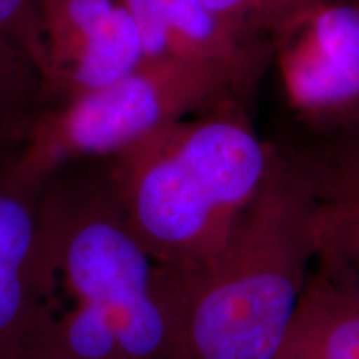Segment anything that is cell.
<instances>
[{
	"instance_id": "1",
	"label": "cell",
	"mask_w": 359,
	"mask_h": 359,
	"mask_svg": "<svg viewBox=\"0 0 359 359\" xmlns=\"http://www.w3.org/2000/svg\"><path fill=\"white\" fill-rule=\"evenodd\" d=\"M156 266L107 160L57 170L40 196L22 359H172Z\"/></svg>"
},
{
	"instance_id": "2",
	"label": "cell",
	"mask_w": 359,
	"mask_h": 359,
	"mask_svg": "<svg viewBox=\"0 0 359 359\" xmlns=\"http://www.w3.org/2000/svg\"><path fill=\"white\" fill-rule=\"evenodd\" d=\"M316 259L314 198L276 147L226 245L200 266H156L155 291L172 359H273Z\"/></svg>"
},
{
	"instance_id": "3",
	"label": "cell",
	"mask_w": 359,
	"mask_h": 359,
	"mask_svg": "<svg viewBox=\"0 0 359 359\" xmlns=\"http://www.w3.org/2000/svg\"><path fill=\"white\" fill-rule=\"evenodd\" d=\"M228 98L175 120L107 160L130 226L158 266L217 257L271 165L275 145Z\"/></svg>"
},
{
	"instance_id": "4",
	"label": "cell",
	"mask_w": 359,
	"mask_h": 359,
	"mask_svg": "<svg viewBox=\"0 0 359 359\" xmlns=\"http://www.w3.org/2000/svg\"><path fill=\"white\" fill-rule=\"evenodd\" d=\"M248 92L230 72L190 62L145 60L125 77L65 103L47 107L11 165L43 185L57 170L109 160L154 130Z\"/></svg>"
},
{
	"instance_id": "5",
	"label": "cell",
	"mask_w": 359,
	"mask_h": 359,
	"mask_svg": "<svg viewBox=\"0 0 359 359\" xmlns=\"http://www.w3.org/2000/svg\"><path fill=\"white\" fill-rule=\"evenodd\" d=\"M291 111L331 135L359 125V4L318 0L290 13L268 37Z\"/></svg>"
},
{
	"instance_id": "6",
	"label": "cell",
	"mask_w": 359,
	"mask_h": 359,
	"mask_svg": "<svg viewBox=\"0 0 359 359\" xmlns=\"http://www.w3.org/2000/svg\"><path fill=\"white\" fill-rule=\"evenodd\" d=\"M48 107L125 77L147 60L140 32L118 0H39Z\"/></svg>"
},
{
	"instance_id": "7",
	"label": "cell",
	"mask_w": 359,
	"mask_h": 359,
	"mask_svg": "<svg viewBox=\"0 0 359 359\" xmlns=\"http://www.w3.org/2000/svg\"><path fill=\"white\" fill-rule=\"evenodd\" d=\"M140 32L147 60L190 62L223 69L248 95L271 64L268 43L255 42L200 0H118Z\"/></svg>"
},
{
	"instance_id": "8",
	"label": "cell",
	"mask_w": 359,
	"mask_h": 359,
	"mask_svg": "<svg viewBox=\"0 0 359 359\" xmlns=\"http://www.w3.org/2000/svg\"><path fill=\"white\" fill-rule=\"evenodd\" d=\"M43 185L0 160V359H22L29 314L30 263Z\"/></svg>"
},
{
	"instance_id": "9",
	"label": "cell",
	"mask_w": 359,
	"mask_h": 359,
	"mask_svg": "<svg viewBox=\"0 0 359 359\" xmlns=\"http://www.w3.org/2000/svg\"><path fill=\"white\" fill-rule=\"evenodd\" d=\"M273 359H359V299L353 291L316 264Z\"/></svg>"
},
{
	"instance_id": "10",
	"label": "cell",
	"mask_w": 359,
	"mask_h": 359,
	"mask_svg": "<svg viewBox=\"0 0 359 359\" xmlns=\"http://www.w3.org/2000/svg\"><path fill=\"white\" fill-rule=\"evenodd\" d=\"M286 151L311 188L314 224L359 226V125Z\"/></svg>"
},
{
	"instance_id": "11",
	"label": "cell",
	"mask_w": 359,
	"mask_h": 359,
	"mask_svg": "<svg viewBox=\"0 0 359 359\" xmlns=\"http://www.w3.org/2000/svg\"><path fill=\"white\" fill-rule=\"evenodd\" d=\"M47 107L39 69L0 34V160H12L17 155Z\"/></svg>"
},
{
	"instance_id": "12",
	"label": "cell",
	"mask_w": 359,
	"mask_h": 359,
	"mask_svg": "<svg viewBox=\"0 0 359 359\" xmlns=\"http://www.w3.org/2000/svg\"><path fill=\"white\" fill-rule=\"evenodd\" d=\"M240 34L268 43L271 30L283 19L318 0H200ZM269 47V45H268Z\"/></svg>"
},
{
	"instance_id": "13",
	"label": "cell",
	"mask_w": 359,
	"mask_h": 359,
	"mask_svg": "<svg viewBox=\"0 0 359 359\" xmlns=\"http://www.w3.org/2000/svg\"><path fill=\"white\" fill-rule=\"evenodd\" d=\"M316 262L359 299V226H318Z\"/></svg>"
},
{
	"instance_id": "14",
	"label": "cell",
	"mask_w": 359,
	"mask_h": 359,
	"mask_svg": "<svg viewBox=\"0 0 359 359\" xmlns=\"http://www.w3.org/2000/svg\"><path fill=\"white\" fill-rule=\"evenodd\" d=\"M0 34L34 62L43 79L47 58L40 29L39 0H0Z\"/></svg>"
},
{
	"instance_id": "15",
	"label": "cell",
	"mask_w": 359,
	"mask_h": 359,
	"mask_svg": "<svg viewBox=\"0 0 359 359\" xmlns=\"http://www.w3.org/2000/svg\"><path fill=\"white\" fill-rule=\"evenodd\" d=\"M356 2H358V4H359V0H356Z\"/></svg>"
}]
</instances>
